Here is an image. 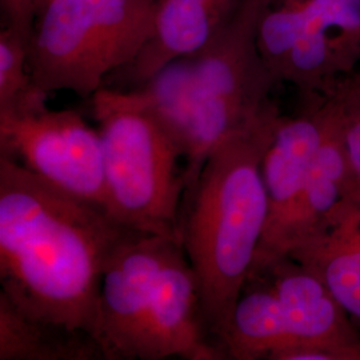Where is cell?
Returning a JSON list of instances; mask_svg holds the SVG:
<instances>
[{
	"instance_id": "d6986e66",
	"label": "cell",
	"mask_w": 360,
	"mask_h": 360,
	"mask_svg": "<svg viewBox=\"0 0 360 360\" xmlns=\"http://www.w3.org/2000/svg\"><path fill=\"white\" fill-rule=\"evenodd\" d=\"M46 0H35V7H37V13H38L39 7L44 3Z\"/></svg>"
},
{
	"instance_id": "277c9868",
	"label": "cell",
	"mask_w": 360,
	"mask_h": 360,
	"mask_svg": "<svg viewBox=\"0 0 360 360\" xmlns=\"http://www.w3.org/2000/svg\"><path fill=\"white\" fill-rule=\"evenodd\" d=\"M155 0H46L28 39V67L41 90L91 98L151 37Z\"/></svg>"
},
{
	"instance_id": "5b68a950",
	"label": "cell",
	"mask_w": 360,
	"mask_h": 360,
	"mask_svg": "<svg viewBox=\"0 0 360 360\" xmlns=\"http://www.w3.org/2000/svg\"><path fill=\"white\" fill-rule=\"evenodd\" d=\"M269 0H242L230 22L193 55V108L184 155L183 207L215 147L279 111L271 99L276 82L257 49V23Z\"/></svg>"
},
{
	"instance_id": "e0dca14e",
	"label": "cell",
	"mask_w": 360,
	"mask_h": 360,
	"mask_svg": "<svg viewBox=\"0 0 360 360\" xmlns=\"http://www.w3.org/2000/svg\"><path fill=\"white\" fill-rule=\"evenodd\" d=\"M322 95L333 108L348 158L360 181V71L340 77Z\"/></svg>"
},
{
	"instance_id": "7c38bea8",
	"label": "cell",
	"mask_w": 360,
	"mask_h": 360,
	"mask_svg": "<svg viewBox=\"0 0 360 360\" xmlns=\"http://www.w3.org/2000/svg\"><path fill=\"white\" fill-rule=\"evenodd\" d=\"M288 257L322 281L360 331V196L343 202L326 230Z\"/></svg>"
},
{
	"instance_id": "9c48e42d",
	"label": "cell",
	"mask_w": 360,
	"mask_h": 360,
	"mask_svg": "<svg viewBox=\"0 0 360 360\" xmlns=\"http://www.w3.org/2000/svg\"><path fill=\"white\" fill-rule=\"evenodd\" d=\"M303 99V110L297 115H281L263 156L262 175L269 200V219L250 276L287 257L290 232L322 143L327 123L324 98L315 95Z\"/></svg>"
},
{
	"instance_id": "30bf717a",
	"label": "cell",
	"mask_w": 360,
	"mask_h": 360,
	"mask_svg": "<svg viewBox=\"0 0 360 360\" xmlns=\"http://www.w3.org/2000/svg\"><path fill=\"white\" fill-rule=\"evenodd\" d=\"M254 276L270 284L290 339L275 360H360L359 330L314 274L284 257Z\"/></svg>"
},
{
	"instance_id": "2e32d148",
	"label": "cell",
	"mask_w": 360,
	"mask_h": 360,
	"mask_svg": "<svg viewBox=\"0 0 360 360\" xmlns=\"http://www.w3.org/2000/svg\"><path fill=\"white\" fill-rule=\"evenodd\" d=\"M49 92L35 83L28 67L27 41L11 27L0 31V116L35 115L49 110Z\"/></svg>"
},
{
	"instance_id": "6da1fadb",
	"label": "cell",
	"mask_w": 360,
	"mask_h": 360,
	"mask_svg": "<svg viewBox=\"0 0 360 360\" xmlns=\"http://www.w3.org/2000/svg\"><path fill=\"white\" fill-rule=\"evenodd\" d=\"M129 231L0 155L1 291L31 318L95 338L104 267Z\"/></svg>"
},
{
	"instance_id": "7a4b0ae2",
	"label": "cell",
	"mask_w": 360,
	"mask_h": 360,
	"mask_svg": "<svg viewBox=\"0 0 360 360\" xmlns=\"http://www.w3.org/2000/svg\"><path fill=\"white\" fill-rule=\"evenodd\" d=\"M281 112L227 138L212 150L181 211V245L193 267L210 343H223L266 231L269 200L262 175Z\"/></svg>"
},
{
	"instance_id": "9a60e30c",
	"label": "cell",
	"mask_w": 360,
	"mask_h": 360,
	"mask_svg": "<svg viewBox=\"0 0 360 360\" xmlns=\"http://www.w3.org/2000/svg\"><path fill=\"white\" fill-rule=\"evenodd\" d=\"M193 56L179 58L136 89L186 155L193 108Z\"/></svg>"
},
{
	"instance_id": "8992f818",
	"label": "cell",
	"mask_w": 360,
	"mask_h": 360,
	"mask_svg": "<svg viewBox=\"0 0 360 360\" xmlns=\"http://www.w3.org/2000/svg\"><path fill=\"white\" fill-rule=\"evenodd\" d=\"M257 49L281 83L303 98L322 95L360 62V0H269Z\"/></svg>"
},
{
	"instance_id": "4fadbf2b",
	"label": "cell",
	"mask_w": 360,
	"mask_h": 360,
	"mask_svg": "<svg viewBox=\"0 0 360 360\" xmlns=\"http://www.w3.org/2000/svg\"><path fill=\"white\" fill-rule=\"evenodd\" d=\"M323 98L327 108L326 129L290 232L287 257L296 245L322 233L328 219L343 202L360 196V181L348 158L336 117L324 95Z\"/></svg>"
},
{
	"instance_id": "ac0fdd59",
	"label": "cell",
	"mask_w": 360,
	"mask_h": 360,
	"mask_svg": "<svg viewBox=\"0 0 360 360\" xmlns=\"http://www.w3.org/2000/svg\"><path fill=\"white\" fill-rule=\"evenodd\" d=\"M0 4L6 16V26L11 27L28 44L37 15L35 0H0Z\"/></svg>"
},
{
	"instance_id": "5bb4252c",
	"label": "cell",
	"mask_w": 360,
	"mask_h": 360,
	"mask_svg": "<svg viewBox=\"0 0 360 360\" xmlns=\"http://www.w3.org/2000/svg\"><path fill=\"white\" fill-rule=\"evenodd\" d=\"M0 360H105L92 335L31 318L0 291Z\"/></svg>"
},
{
	"instance_id": "52a82bcc",
	"label": "cell",
	"mask_w": 360,
	"mask_h": 360,
	"mask_svg": "<svg viewBox=\"0 0 360 360\" xmlns=\"http://www.w3.org/2000/svg\"><path fill=\"white\" fill-rule=\"evenodd\" d=\"M0 155L107 211L102 139L75 111L0 116Z\"/></svg>"
},
{
	"instance_id": "8fae6325",
	"label": "cell",
	"mask_w": 360,
	"mask_h": 360,
	"mask_svg": "<svg viewBox=\"0 0 360 360\" xmlns=\"http://www.w3.org/2000/svg\"><path fill=\"white\" fill-rule=\"evenodd\" d=\"M172 356L223 360L207 338L196 276L180 243L172 245L159 274L138 351L141 360Z\"/></svg>"
},
{
	"instance_id": "ba28073f",
	"label": "cell",
	"mask_w": 360,
	"mask_h": 360,
	"mask_svg": "<svg viewBox=\"0 0 360 360\" xmlns=\"http://www.w3.org/2000/svg\"><path fill=\"white\" fill-rule=\"evenodd\" d=\"M175 243L179 242L131 230L116 245L102 275L95 333L105 360L138 359L158 278Z\"/></svg>"
},
{
	"instance_id": "3957f363",
	"label": "cell",
	"mask_w": 360,
	"mask_h": 360,
	"mask_svg": "<svg viewBox=\"0 0 360 360\" xmlns=\"http://www.w3.org/2000/svg\"><path fill=\"white\" fill-rule=\"evenodd\" d=\"M91 103L103 147L108 214L127 229L181 243L186 181L179 143L139 90L102 87Z\"/></svg>"
}]
</instances>
